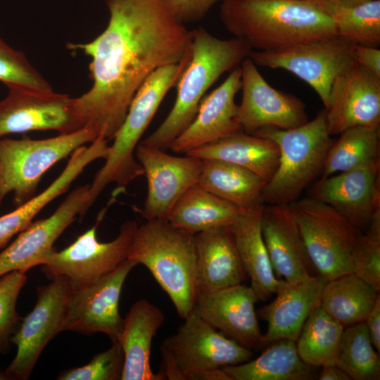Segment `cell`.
<instances>
[{
	"mask_svg": "<svg viewBox=\"0 0 380 380\" xmlns=\"http://www.w3.org/2000/svg\"><path fill=\"white\" fill-rule=\"evenodd\" d=\"M333 21L338 36L353 44L380 45V0L341 5L313 0Z\"/></svg>",
	"mask_w": 380,
	"mask_h": 380,
	"instance_id": "obj_32",
	"label": "cell"
},
{
	"mask_svg": "<svg viewBox=\"0 0 380 380\" xmlns=\"http://www.w3.org/2000/svg\"><path fill=\"white\" fill-rule=\"evenodd\" d=\"M308 196L334 208L365 232L380 208V160L320 178Z\"/></svg>",
	"mask_w": 380,
	"mask_h": 380,
	"instance_id": "obj_18",
	"label": "cell"
},
{
	"mask_svg": "<svg viewBox=\"0 0 380 380\" xmlns=\"http://www.w3.org/2000/svg\"><path fill=\"white\" fill-rule=\"evenodd\" d=\"M253 135L272 140L278 146L277 168L265 184V205L291 204L321 176L334 140L329 134L326 110L306 123L289 129L266 127Z\"/></svg>",
	"mask_w": 380,
	"mask_h": 380,
	"instance_id": "obj_6",
	"label": "cell"
},
{
	"mask_svg": "<svg viewBox=\"0 0 380 380\" xmlns=\"http://www.w3.org/2000/svg\"><path fill=\"white\" fill-rule=\"evenodd\" d=\"M254 360L226 366L222 369L230 380H310L314 367L298 355L296 341L283 338L267 346Z\"/></svg>",
	"mask_w": 380,
	"mask_h": 380,
	"instance_id": "obj_28",
	"label": "cell"
},
{
	"mask_svg": "<svg viewBox=\"0 0 380 380\" xmlns=\"http://www.w3.org/2000/svg\"><path fill=\"white\" fill-rule=\"evenodd\" d=\"M5 196L6 195L4 192L2 177L0 172V204Z\"/></svg>",
	"mask_w": 380,
	"mask_h": 380,
	"instance_id": "obj_45",
	"label": "cell"
},
{
	"mask_svg": "<svg viewBox=\"0 0 380 380\" xmlns=\"http://www.w3.org/2000/svg\"><path fill=\"white\" fill-rule=\"evenodd\" d=\"M350 55L359 65L380 77V49L358 44H352Z\"/></svg>",
	"mask_w": 380,
	"mask_h": 380,
	"instance_id": "obj_41",
	"label": "cell"
},
{
	"mask_svg": "<svg viewBox=\"0 0 380 380\" xmlns=\"http://www.w3.org/2000/svg\"><path fill=\"white\" fill-rule=\"evenodd\" d=\"M352 44L335 35L276 51L252 50L249 57L257 66L283 69L305 82L327 109L336 79L355 61L350 55Z\"/></svg>",
	"mask_w": 380,
	"mask_h": 380,
	"instance_id": "obj_10",
	"label": "cell"
},
{
	"mask_svg": "<svg viewBox=\"0 0 380 380\" xmlns=\"http://www.w3.org/2000/svg\"><path fill=\"white\" fill-rule=\"evenodd\" d=\"M218 0H170L177 18L184 24L201 20Z\"/></svg>",
	"mask_w": 380,
	"mask_h": 380,
	"instance_id": "obj_40",
	"label": "cell"
},
{
	"mask_svg": "<svg viewBox=\"0 0 380 380\" xmlns=\"http://www.w3.org/2000/svg\"><path fill=\"white\" fill-rule=\"evenodd\" d=\"M257 301L253 289L241 284L198 294L192 312L239 344L260 349L265 346L255 310Z\"/></svg>",
	"mask_w": 380,
	"mask_h": 380,
	"instance_id": "obj_20",
	"label": "cell"
},
{
	"mask_svg": "<svg viewBox=\"0 0 380 380\" xmlns=\"http://www.w3.org/2000/svg\"><path fill=\"white\" fill-rule=\"evenodd\" d=\"M97 226L98 223L65 249L54 248L43 265L46 273L66 277L76 289L96 281L125 262L138 227L137 222L125 221L116 238L108 242L97 239Z\"/></svg>",
	"mask_w": 380,
	"mask_h": 380,
	"instance_id": "obj_12",
	"label": "cell"
},
{
	"mask_svg": "<svg viewBox=\"0 0 380 380\" xmlns=\"http://www.w3.org/2000/svg\"><path fill=\"white\" fill-rule=\"evenodd\" d=\"M289 205L317 274L331 280L354 273L353 255L362 232L334 208L308 196Z\"/></svg>",
	"mask_w": 380,
	"mask_h": 380,
	"instance_id": "obj_9",
	"label": "cell"
},
{
	"mask_svg": "<svg viewBox=\"0 0 380 380\" xmlns=\"http://www.w3.org/2000/svg\"><path fill=\"white\" fill-rule=\"evenodd\" d=\"M202 160L196 185L242 209L263 203L262 194L267 182L260 176L232 163Z\"/></svg>",
	"mask_w": 380,
	"mask_h": 380,
	"instance_id": "obj_29",
	"label": "cell"
},
{
	"mask_svg": "<svg viewBox=\"0 0 380 380\" xmlns=\"http://www.w3.org/2000/svg\"><path fill=\"white\" fill-rule=\"evenodd\" d=\"M0 101V138L33 130H55L60 134L82 127L75 100L68 94L19 86H8Z\"/></svg>",
	"mask_w": 380,
	"mask_h": 380,
	"instance_id": "obj_13",
	"label": "cell"
},
{
	"mask_svg": "<svg viewBox=\"0 0 380 380\" xmlns=\"http://www.w3.org/2000/svg\"><path fill=\"white\" fill-rule=\"evenodd\" d=\"M191 57L157 68L138 89L123 123L113 139L104 165L89 184L91 205L108 184L115 183L118 188L125 189L144 175L141 165L134 158L135 149L164 97L172 87L177 86Z\"/></svg>",
	"mask_w": 380,
	"mask_h": 380,
	"instance_id": "obj_5",
	"label": "cell"
},
{
	"mask_svg": "<svg viewBox=\"0 0 380 380\" xmlns=\"http://www.w3.org/2000/svg\"><path fill=\"white\" fill-rule=\"evenodd\" d=\"M336 365L350 379H380L379 353L374 350L365 322L344 328Z\"/></svg>",
	"mask_w": 380,
	"mask_h": 380,
	"instance_id": "obj_35",
	"label": "cell"
},
{
	"mask_svg": "<svg viewBox=\"0 0 380 380\" xmlns=\"http://www.w3.org/2000/svg\"><path fill=\"white\" fill-rule=\"evenodd\" d=\"M136 157L147 179L148 193L141 210L146 220H166L178 199L196 185L203 160L187 154L175 156L139 144Z\"/></svg>",
	"mask_w": 380,
	"mask_h": 380,
	"instance_id": "obj_17",
	"label": "cell"
},
{
	"mask_svg": "<svg viewBox=\"0 0 380 380\" xmlns=\"http://www.w3.org/2000/svg\"><path fill=\"white\" fill-rule=\"evenodd\" d=\"M0 380H11V379L4 371L0 372Z\"/></svg>",
	"mask_w": 380,
	"mask_h": 380,
	"instance_id": "obj_46",
	"label": "cell"
},
{
	"mask_svg": "<svg viewBox=\"0 0 380 380\" xmlns=\"http://www.w3.org/2000/svg\"><path fill=\"white\" fill-rule=\"evenodd\" d=\"M325 110L331 136L354 127L379 129L380 77L354 61L336 79Z\"/></svg>",
	"mask_w": 380,
	"mask_h": 380,
	"instance_id": "obj_19",
	"label": "cell"
},
{
	"mask_svg": "<svg viewBox=\"0 0 380 380\" xmlns=\"http://www.w3.org/2000/svg\"><path fill=\"white\" fill-rule=\"evenodd\" d=\"M378 291L355 273L328 280L322 294V308L344 328L365 322Z\"/></svg>",
	"mask_w": 380,
	"mask_h": 380,
	"instance_id": "obj_31",
	"label": "cell"
},
{
	"mask_svg": "<svg viewBox=\"0 0 380 380\" xmlns=\"http://www.w3.org/2000/svg\"><path fill=\"white\" fill-rule=\"evenodd\" d=\"M124 365V354L118 341H112L106 350L96 354L87 365L61 372L60 380H119Z\"/></svg>",
	"mask_w": 380,
	"mask_h": 380,
	"instance_id": "obj_38",
	"label": "cell"
},
{
	"mask_svg": "<svg viewBox=\"0 0 380 380\" xmlns=\"http://www.w3.org/2000/svg\"><path fill=\"white\" fill-rule=\"evenodd\" d=\"M0 81L41 91H52L49 82L32 66L25 54L10 46L0 37Z\"/></svg>",
	"mask_w": 380,
	"mask_h": 380,
	"instance_id": "obj_36",
	"label": "cell"
},
{
	"mask_svg": "<svg viewBox=\"0 0 380 380\" xmlns=\"http://www.w3.org/2000/svg\"><path fill=\"white\" fill-rule=\"evenodd\" d=\"M338 135L327 153L321 178L379 160V129L354 127Z\"/></svg>",
	"mask_w": 380,
	"mask_h": 380,
	"instance_id": "obj_34",
	"label": "cell"
},
{
	"mask_svg": "<svg viewBox=\"0 0 380 380\" xmlns=\"http://www.w3.org/2000/svg\"><path fill=\"white\" fill-rule=\"evenodd\" d=\"M26 281V272L21 271H13L0 278V351L11 342L20 324L16 303Z\"/></svg>",
	"mask_w": 380,
	"mask_h": 380,
	"instance_id": "obj_39",
	"label": "cell"
},
{
	"mask_svg": "<svg viewBox=\"0 0 380 380\" xmlns=\"http://www.w3.org/2000/svg\"><path fill=\"white\" fill-rule=\"evenodd\" d=\"M341 5H353L370 0H318Z\"/></svg>",
	"mask_w": 380,
	"mask_h": 380,
	"instance_id": "obj_44",
	"label": "cell"
},
{
	"mask_svg": "<svg viewBox=\"0 0 380 380\" xmlns=\"http://www.w3.org/2000/svg\"><path fill=\"white\" fill-rule=\"evenodd\" d=\"M317 379L319 380H350V377L336 365L322 367Z\"/></svg>",
	"mask_w": 380,
	"mask_h": 380,
	"instance_id": "obj_43",
	"label": "cell"
},
{
	"mask_svg": "<svg viewBox=\"0 0 380 380\" xmlns=\"http://www.w3.org/2000/svg\"><path fill=\"white\" fill-rule=\"evenodd\" d=\"M241 70H231L224 81L204 96L192 122L172 143L175 153L189 151L243 132L235 96L241 89Z\"/></svg>",
	"mask_w": 380,
	"mask_h": 380,
	"instance_id": "obj_21",
	"label": "cell"
},
{
	"mask_svg": "<svg viewBox=\"0 0 380 380\" xmlns=\"http://www.w3.org/2000/svg\"><path fill=\"white\" fill-rule=\"evenodd\" d=\"M240 68L242 97L238 118L243 132L253 134L266 127L289 129L308 121L305 103L269 84L249 56Z\"/></svg>",
	"mask_w": 380,
	"mask_h": 380,
	"instance_id": "obj_16",
	"label": "cell"
},
{
	"mask_svg": "<svg viewBox=\"0 0 380 380\" xmlns=\"http://www.w3.org/2000/svg\"><path fill=\"white\" fill-rule=\"evenodd\" d=\"M164 321L161 309L146 299L131 306L118 339L124 354L121 380H164L150 364L152 341Z\"/></svg>",
	"mask_w": 380,
	"mask_h": 380,
	"instance_id": "obj_24",
	"label": "cell"
},
{
	"mask_svg": "<svg viewBox=\"0 0 380 380\" xmlns=\"http://www.w3.org/2000/svg\"><path fill=\"white\" fill-rule=\"evenodd\" d=\"M264 203L245 209L228 227L251 287L258 300L275 293L280 279L274 273L261 230Z\"/></svg>",
	"mask_w": 380,
	"mask_h": 380,
	"instance_id": "obj_26",
	"label": "cell"
},
{
	"mask_svg": "<svg viewBox=\"0 0 380 380\" xmlns=\"http://www.w3.org/2000/svg\"><path fill=\"white\" fill-rule=\"evenodd\" d=\"M197 296L241 284L246 274L227 227L194 234Z\"/></svg>",
	"mask_w": 380,
	"mask_h": 380,
	"instance_id": "obj_25",
	"label": "cell"
},
{
	"mask_svg": "<svg viewBox=\"0 0 380 380\" xmlns=\"http://www.w3.org/2000/svg\"><path fill=\"white\" fill-rule=\"evenodd\" d=\"M109 18L94 40L70 43L89 64L91 87L75 98L82 127L113 139L144 80L157 68L189 58L193 33L176 16L170 0H105Z\"/></svg>",
	"mask_w": 380,
	"mask_h": 380,
	"instance_id": "obj_1",
	"label": "cell"
},
{
	"mask_svg": "<svg viewBox=\"0 0 380 380\" xmlns=\"http://www.w3.org/2000/svg\"><path fill=\"white\" fill-rule=\"evenodd\" d=\"M366 324L372 343L376 350L380 352V296L368 314Z\"/></svg>",
	"mask_w": 380,
	"mask_h": 380,
	"instance_id": "obj_42",
	"label": "cell"
},
{
	"mask_svg": "<svg viewBox=\"0 0 380 380\" xmlns=\"http://www.w3.org/2000/svg\"><path fill=\"white\" fill-rule=\"evenodd\" d=\"M99 137L90 125L68 134L44 139L0 138V172L4 194L13 193L19 205L35 196L42 176L79 147Z\"/></svg>",
	"mask_w": 380,
	"mask_h": 380,
	"instance_id": "obj_8",
	"label": "cell"
},
{
	"mask_svg": "<svg viewBox=\"0 0 380 380\" xmlns=\"http://www.w3.org/2000/svg\"><path fill=\"white\" fill-rule=\"evenodd\" d=\"M261 230L277 279L296 283L318 274L290 205H265Z\"/></svg>",
	"mask_w": 380,
	"mask_h": 380,
	"instance_id": "obj_22",
	"label": "cell"
},
{
	"mask_svg": "<svg viewBox=\"0 0 380 380\" xmlns=\"http://www.w3.org/2000/svg\"><path fill=\"white\" fill-rule=\"evenodd\" d=\"M186 154L201 160L215 159L236 164L267 182L275 172L279 158V148L272 140L243 132L202 146Z\"/></svg>",
	"mask_w": 380,
	"mask_h": 380,
	"instance_id": "obj_27",
	"label": "cell"
},
{
	"mask_svg": "<svg viewBox=\"0 0 380 380\" xmlns=\"http://www.w3.org/2000/svg\"><path fill=\"white\" fill-rule=\"evenodd\" d=\"M52 278L49 284L37 288L34 308L11 338L17 353L5 370L11 379H28L45 346L62 332L73 289L66 277L55 275Z\"/></svg>",
	"mask_w": 380,
	"mask_h": 380,
	"instance_id": "obj_11",
	"label": "cell"
},
{
	"mask_svg": "<svg viewBox=\"0 0 380 380\" xmlns=\"http://www.w3.org/2000/svg\"><path fill=\"white\" fill-rule=\"evenodd\" d=\"M192 33L191 57L176 86L175 103L158 127L139 144L163 151L170 148L195 118L207 90L224 73L241 65L252 51L242 39H219L203 27Z\"/></svg>",
	"mask_w": 380,
	"mask_h": 380,
	"instance_id": "obj_3",
	"label": "cell"
},
{
	"mask_svg": "<svg viewBox=\"0 0 380 380\" xmlns=\"http://www.w3.org/2000/svg\"><path fill=\"white\" fill-rule=\"evenodd\" d=\"M244 210L194 185L178 199L167 220L176 227L196 234L228 227Z\"/></svg>",
	"mask_w": 380,
	"mask_h": 380,
	"instance_id": "obj_30",
	"label": "cell"
},
{
	"mask_svg": "<svg viewBox=\"0 0 380 380\" xmlns=\"http://www.w3.org/2000/svg\"><path fill=\"white\" fill-rule=\"evenodd\" d=\"M137 265L126 260L115 270L94 282L72 290L62 331L90 334L101 332L118 341L123 319L119 299L124 282Z\"/></svg>",
	"mask_w": 380,
	"mask_h": 380,
	"instance_id": "obj_15",
	"label": "cell"
},
{
	"mask_svg": "<svg viewBox=\"0 0 380 380\" xmlns=\"http://www.w3.org/2000/svg\"><path fill=\"white\" fill-rule=\"evenodd\" d=\"M89 184L80 186L48 217L32 222L0 253V278L13 271L26 272L44 265L61 234L91 208Z\"/></svg>",
	"mask_w": 380,
	"mask_h": 380,
	"instance_id": "obj_14",
	"label": "cell"
},
{
	"mask_svg": "<svg viewBox=\"0 0 380 380\" xmlns=\"http://www.w3.org/2000/svg\"><path fill=\"white\" fill-rule=\"evenodd\" d=\"M220 18L253 51H276L337 35L331 19L313 0H222Z\"/></svg>",
	"mask_w": 380,
	"mask_h": 380,
	"instance_id": "obj_2",
	"label": "cell"
},
{
	"mask_svg": "<svg viewBox=\"0 0 380 380\" xmlns=\"http://www.w3.org/2000/svg\"><path fill=\"white\" fill-rule=\"evenodd\" d=\"M127 260L144 265L168 295L183 319L197 297V254L194 234L166 220L138 225Z\"/></svg>",
	"mask_w": 380,
	"mask_h": 380,
	"instance_id": "obj_4",
	"label": "cell"
},
{
	"mask_svg": "<svg viewBox=\"0 0 380 380\" xmlns=\"http://www.w3.org/2000/svg\"><path fill=\"white\" fill-rule=\"evenodd\" d=\"M327 281L319 274L296 283L280 279L276 298L259 312L267 323L265 347L279 339L297 340L305 321L320 305Z\"/></svg>",
	"mask_w": 380,
	"mask_h": 380,
	"instance_id": "obj_23",
	"label": "cell"
},
{
	"mask_svg": "<svg viewBox=\"0 0 380 380\" xmlns=\"http://www.w3.org/2000/svg\"><path fill=\"white\" fill-rule=\"evenodd\" d=\"M344 327L319 305L305 321L296 341L299 356L307 365H336Z\"/></svg>",
	"mask_w": 380,
	"mask_h": 380,
	"instance_id": "obj_33",
	"label": "cell"
},
{
	"mask_svg": "<svg viewBox=\"0 0 380 380\" xmlns=\"http://www.w3.org/2000/svg\"><path fill=\"white\" fill-rule=\"evenodd\" d=\"M354 273L380 291V208L359 238L353 255Z\"/></svg>",
	"mask_w": 380,
	"mask_h": 380,
	"instance_id": "obj_37",
	"label": "cell"
},
{
	"mask_svg": "<svg viewBox=\"0 0 380 380\" xmlns=\"http://www.w3.org/2000/svg\"><path fill=\"white\" fill-rule=\"evenodd\" d=\"M164 380H230L222 367L246 362L253 353L191 312L160 347Z\"/></svg>",
	"mask_w": 380,
	"mask_h": 380,
	"instance_id": "obj_7",
	"label": "cell"
}]
</instances>
